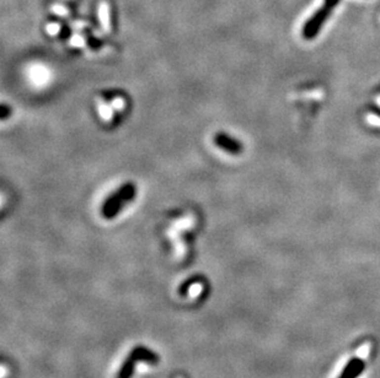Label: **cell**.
I'll list each match as a JSON object with an SVG mask.
<instances>
[{
  "mask_svg": "<svg viewBox=\"0 0 380 378\" xmlns=\"http://www.w3.org/2000/svg\"><path fill=\"white\" fill-rule=\"evenodd\" d=\"M112 105L116 110H122V108L125 107V101H123L122 98H115V100L112 101Z\"/></svg>",
  "mask_w": 380,
  "mask_h": 378,
  "instance_id": "cell-13",
  "label": "cell"
},
{
  "mask_svg": "<svg viewBox=\"0 0 380 378\" xmlns=\"http://www.w3.org/2000/svg\"><path fill=\"white\" fill-rule=\"evenodd\" d=\"M51 9L55 15H58V16L65 17L69 15V10H68V7H65L63 4H53Z\"/></svg>",
  "mask_w": 380,
  "mask_h": 378,
  "instance_id": "cell-9",
  "label": "cell"
},
{
  "mask_svg": "<svg viewBox=\"0 0 380 378\" xmlns=\"http://www.w3.org/2000/svg\"><path fill=\"white\" fill-rule=\"evenodd\" d=\"M364 369H366V362L359 357H353L347 362L337 378H358Z\"/></svg>",
  "mask_w": 380,
  "mask_h": 378,
  "instance_id": "cell-5",
  "label": "cell"
},
{
  "mask_svg": "<svg viewBox=\"0 0 380 378\" xmlns=\"http://www.w3.org/2000/svg\"><path fill=\"white\" fill-rule=\"evenodd\" d=\"M134 369L135 361L133 359H130L129 356H127V359L123 361L121 369L118 370L116 378H132L133 374H134Z\"/></svg>",
  "mask_w": 380,
  "mask_h": 378,
  "instance_id": "cell-7",
  "label": "cell"
},
{
  "mask_svg": "<svg viewBox=\"0 0 380 378\" xmlns=\"http://www.w3.org/2000/svg\"><path fill=\"white\" fill-rule=\"evenodd\" d=\"M97 17H99L100 25L101 29L105 32L111 31V7L110 4L106 0L100 1L99 6H97Z\"/></svg>",
  "mask_w": 380,
  "mask_h": 378,
  "instance_id": "cell-6",
  "label": "cell"
},
{
  "mask_svg": "<svg viewBox=\"0 0 380 378\" xmlns=\"http://www.w3.org/2000/svg\"><path fill=\"white\" fill-rule=\"evenodd\" d=\"M70 46L73 47H83L85 44V38L82 36V35H74V36L70 38Z\"/></svg>",
  "mask_w": 380,
  "mask_h": 378,
  "instance_id": "cell-11",
  "label": "cell"
},
{
  "mask_svg": "<svg viewBox=\"0 0 380 378\" xmlns=\"http://www.w3.org/2000/svg\"><path fill=\"white\" fill-rule=\"evenodd\" d=\"M135 195V187L132 183H127V185L122 186L113 195L107 199L106 203L102 206V215L106 219H113L126 204L133 200Z\"/></svg>",
  "mask_w": 380,
  "mask_h": 378,
  "instance_id": "cell-1",
  "label": "cell"
},
{
  "mask_svg": "<svg viewBox=\"0 0 380 378\" xmlns=\"http://www.w3.org/2000/svg\"><path fill=\"white\" fill-rule=\"evenodd\" d=\"M202 280V278H200V276H192L191 279H188V280H186L185 283H182V285L180 286V289H178V294H180V296H185V295H187L188 290L191 289V286L197 283H200V281Z\"/></svg>",
  "mask_w": 380,
  "mask_h": 378,
  "instance_id": "cell-8",
  "label": "cell"
},
{
  "mask_svg": "<svg viewBox=\"0 0 380 378\" xmlns=\"http://www.w3.org/2000/svg\"><path fill=\"white\" fill-rule=\"evenodd\" d=\"M329 14H330V9H327L326 6L319 10V11L316 12L310 20H309L308 24L304 26L303 29L304 37H305V38H313L314 36H316L319 30H320V27L323 26L324 21H325L326 17L329 16Z\"/></svg>",
  "mask_w": 380,
  "mask_h": 378,
  "instance_id": "cell-2",
  "label": "cell"
},
{
  "mask_svg": "<svg viewBox=\"0 0 380 378\" xmlns=\"http://www.w3.org/2000/svg\"><path fill=\"white\" fill-rule=\"evenodd\" d=\"M100 114H101V117L104 118L105 120H109L111 117H112V113H111L110 108L107 107V106H101L100 107Z\"/></svg>",
  "mask_w": 380,
  "mask_h": 378,
  "instance_id": "cell-12",
  "label": "cell"
},
{
  "mask_svg": "<svg viewBox=\"0 0 380 378\" xmlns=\"http://www.w3.org/2000/svg\"><path fill=\"white\" fill-rule=\"evenodd\" d=\"M338 2V0H325V6L327 7V9L331 10L332 7L335 6V5Z\"/></svg>",
  "mask_w": 380,
  "mask_h": 378,
  "instance_id": "cell-14",
  "label": "cell"
},
{
  "mask_svg": "<svg viewBox=\"0 0 380 378\" xmlns=\"http://www.w3.org/2000/svg\"><path fill=\"white\" fill-rule=\"evenodd\" d=\"M214 144L220 148L223 151L231 153V155H239L243 152V145L240 142L231 138L230 135L224 134V133H219L214 137Z\"/></svg>",
  "mask_w": 380,
  "mask_h": 378,
  "instance_id": "cell-4",
  "label": "cell"
},
{
  "mask_svg": "<svg viewBox=\"0 0 380 378\" xmlns=\"http://www.w3.org/2000/svg\"><path fill=\"white\" fill-rule=\"evenodd\" d=\"M46 31L49 36H57L60 32V25L57 22H51L46 26Z\"/></svg>",
  "mask_w": 380,
  "mask_h": 378,
  "instance_id": "cell-10",
  "label": "cell"
},
{
  "mask_svg": "<svg viewBox=\"0 0 380 378\" xmlns=\"http://www.w3.org/2000/svg\"><path fill=\"white\" fill-rule=\"evenodd\" d=\"M128 356L134 360L135 362H147L150 365H157L160 361V356L150 350L149 347L143 346V345H137L132 349Z\"/></svg>",
  "mask_w": 380,
  "mask_h": 378,
  "instance_id": "cell-3",
  "label": "cell"
}]
</instances>
